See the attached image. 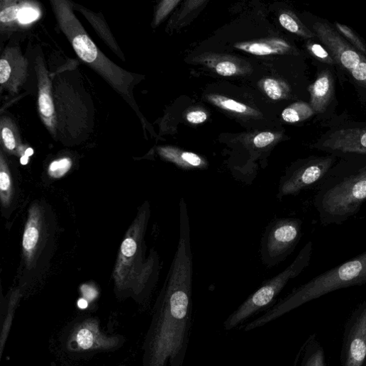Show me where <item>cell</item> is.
Listing matches in <instances>:
<instances>
[{
    "instance_id": "16",
    "label": "cell",
    "mask_w": 366,
    "mask_h": 366,
    "mask_svg": "<svg viewBox=\"0 0 366 366\" xmlns=\"http://www.w3.org/2000/svg\"><path fill=\"white\" fill-rule=\"evenodd\" d=\"M43 223L40 210L36 206L30 209L26 226L23 248L28 262H31L40 249L43 238Z\"/></svg>"
},
{
    "instance_id": "18",
    "label": "cell",
    "mask_w": 366,
    "mask_h": 366,
    "mask_svg": "<svg viewBox=\"0 0 366 366\" xmlns=\"http://www.w3.org/2000/svg\"><path fill=\"white\" fill-rule=\"evenodd\" d=\"M235 47L255 55L292 52L293 50V46L290 43L280 39L265 42L239 43L235 45Z\"/></svg>"
},
{
    "instance_id": "34",
    "label": "cell",
    "mask_w": 366,
    "mask_h": 366,
    "mask_svg": "<svg viewBox=\"0 0 366 366\" xmlns=\"http://www.w3.org/2000/svg\"><path fill=\"white\" fill-rule=\"evenodd\" d=\"M216 70L221 76H232L236 73L237 67L234 63L227 61L218 63Z\"/></svg>"
},
{
    "instance_id": "21",
    "label": "cell",
    "mask_w": 366,
    "mask_h": 366,
    "mask_svg": "<svg viewBox=\"0 0 366 366\" xmlns=\"http://www.w3.org/2000/svg\"><path fill=\"white\" fill-rule=\"evenodd\" d=\"M0 196L4 207L11 205L13 197V179L3 152L0 157Z\"/></svg>"
},
{
    "instance_id": "8",
    "label": "cell",
    "mask_w": 366,
    "mask_h": 366,
    "mask_svg": "<svg viewBox=\"0 0 366 366\" xmlns=\"http://www.w3.org/2000/svg\"><path fill=\"white\" fill-rule=\"evenodd\" d=\"M313 252L310 241L299 252L294 260L277 276L264 282L223 323V328L231 331L259 312L270 308L290 281L297 278L309 265Z\"/></svg>"
},
{
    "instance_id": "14",
    "label": "cell",
    "mask_w": 366,
    "mask_h": 366,
    "mask_svg": "<svg viewBox=\"0 0 366 366\" xmlns=\"http://www.w3.org/2000/svg\"><path fill=\"white\" fill-rule=\"evenodd\" d=\"M28 62L18 48H8L0 60V84L11 94L18 93L28 77Z\"/></svg>"
},
{
    "instance_id": "15",
    "label": "cell",
    "mask_w": 366,
    "mask_h": 366,
    "mask_svg": "<svg viewBox=\"0 0 366 366\" xmlns=\"http://www.w3.org/2000/svg\"><path fill=\"white\" fill-rule=\"evenodd\" d=\"M38 82V109L40 118L50 133L56 131L57 118L52 96V83L45 62L41 56L35 61Z\"/></svg>"
},
{
    "instance_id": "6",
    "label": "cell",
    "mask_w": 366,
    "mask_h": 366,
    "mask_svg": "<svg viewBox=\"0 0 366 366\" xmlns=\"http://www.w3.org/2000/svg\"><path fill=\"white\" fill-rule=\"evenodd\" d=\"M306 26L333 56L338 67L337 79L343 86L350 82L357 98L366 110V57L352 47L321 17L309 15Z\"/></svg>"
},
{
    "instance_id": "4",
    "label": "cell",
    "mask_w": 366,
    "mask_h": 366,
    "mask_svg": "<svg viewBox=\"0 0 366 366\" xmlns=\"http://www.w3.org/2000/svg\"><path fill=\"white\" fill-rule=\"evenodd\" d=\"M366 284V251L314 278L248 323L244 331L262 327L302 305L331 292Z\"/></svg>"
},
{
    "instance_id": "39",
    "label": "cell",
    "mask_w": 366,
    "mask_h": 366,
    "mask_svg": "<svg viewBox=\"0 0 366 366\" xmlns=\"http://www.w3.org/2000/svg\"><path fill=\"white\" fill-rule=\"evenodd\" d=\"M34 153V151L32 148H28L26 151H25V155L28 156V157H30L33 155Z\"/></svg>"
},
{
    "instance_id": "10",
    "label": "cell",
    "mask_w": 366,
    "mask_h": 366,
    "mask_svg": "<svg viewBox=\"0 0 366 366\" xmlns=\"http://www.w3.org/2000/svg\"><path fill=\"white\" fill-rule=\"evenodd\" d=\"M338 158L332 155L311 156L294 162L281 177L277 198L297 196L301 192L317 189Z\"/></svg>"
},
{
    "instance_id": "20",
    "label": "cell",
    "mask_w": 366,
    "mask_h": 366,
    "mask_svg": "<svg viewBox=\"0 0 366 366\" xmlns=\"http://www.w3.org/2000/svg\"><path fill=\"white\" fill-rule=\"evenodd\" d=\"M18 292H14L6 306V311L1 313V324H0V355H4L6 342L11 331L13 317L19 301Z\"/></svg>"
},
{
    "instance_id": "7",
    "label": "cell",
    "mask_w": 366,
    "mask_h": 366,
    "mask_svg": "<svg viewBox=\"0 0 366 366\" xmlns=\"http://www.w3.org/2000/svg\"><path fill=\"white\" fill-rule=\"evenodd\" d=\"M59 341L65 354L78 360L114 352L123 347L126 338L104 332L99 318L82 316L74 318L64 328Z\"/></svg>"
},
{
    "instance_id": "12",
    "label": "cell",
    "mask_w": 366,
    "mask_h": 366,
    "mask_svg": "<svg viewBox=\"0 0 366 366\" xmlns=\"http://www.w3.org/2000/svg\"><path fill=\"white\" fill-rule=\"evenodd\" d=\"M315 65L317 67L316 77L308 89L309 104L316 121L324 127L338 116L336 110L338 102L336 94L337 77L331 67L319 63Z\"/></svg>"
},
{
    "instance_id": "37",
    "label": "cell",
    "mask_w": 366,
    "mask_h": 366,
    "mask_svg": "<svg viewBox=\"0 0 366 366\" xmlns=\"http://www.w3.org/2000/svg\"><path fill=\"white\" fill-rule=\"evenodd\" d=\"M78 306L80 309H85L87 306V302L85 299H80L78 302Z\"/></svg>"
},
{
    "instance_id": "38",
    "label": "cell",
    "mask_w": 366,
    "mask_h": 366,
    "mask_svg": "<svg viewBox=\"0 0 366 366\" xmlns=\"http://www.w3.org/2000/svg\"><path fill=\"white\" fill-rule=\"evenodd\" d=\"M29 161V157L26 156V155H23L21 159V162L23 165H26Z\"/></svg>"
},
{
    "instance_id": "40",
    "label": "cell",
    "mask_w": 366,
    "mask_h": 366,
    "mask_svg": "<svg viewBox=\"0 0 366 366\" xmlns=\"http://www.w3.org/2000/svg\"><path fill=\"white\" fill-rule=\"evenodd\" d=\"M118 366H127V365H125V364H120V365H118Z\"/></svg>"
},
{
    "instance_id": "23",
    "label": "cell",
    "mask_w": 366,
    "mask_h": 366,
    "mask_svg": "<svg viewBox=\"0 0 366 366\" xmlns=\"http://www.w3.org/2000/svg\"><path fill=\"white\" fill-rule=\"evenodd\" d=\"M1 139L2 143L8 152L13 154H20L21 143L17 128L13 122L8 118L1 119Z\"/></svg>"
},
{
    "instance_id": "13",
    "label": "cell",
    "mask_w": 366,
    "mask_h": 366,
    "mask_svg": "<svg viewBox=\"0 0 366 366\" xmlns=\"http://www.w3.org/2000/svg\"><path fill=\"white\" fill-rule=\"evenodd\" d=\"M366 359V301L350 321L343 348L344 366H362Z\"/></svg>"
},
{
    "instance_id": "29",
    "label": "cell",
    "mask_w": 366,
    "mask_h": 366,
    "mask_svg": "<svg viewBox=\"0 0 366 366\" xmlns=\"http://www.w3.org/2000/svg\"><path fill=\"white\" fill-rule=\"evenodd\" d=\"M72 162L70 158L63 157L51 162L48 168V174L52 178H60L70 170Z\"/></svg>"
},
{
    "instance_id": "22",
    "label": "cell",
    "mask_w": 366,
    "mask_h": 366,
    "mask_svg": "<svg viewBox=\"0 0 366 366\" xmlns=\"http://www.w3.org/2000/svg\"><path fill=\"white\" fill-rule=\"evenodd\" d=\"M307 51L315 63H319L331 67L334 70L336 77L338 67L336 61L326 47L317 38L309 40L306 44Z\"/></svg>"
},
{
    "instance_id": "33",
    "label": "cell",
    "mask_w": 366,
    "mask_h": 366,
    "mask_svg": "<svg viewBox=\"0 0 366 366\" xmlns=\"http://www.w3.org/2000/svg\"><path fill=\"white\" fill-rule=\"evenodd\" d=\"M179 4V1H163L160 4L155 16V24L160 21Z\"/></svg>"
},
{
    "instance_id": "31",
    "label": "cell",
    "mask_w": 366,
    "mask_h": 366,
    "mask_svg": "<svg viewBox=\"0 0 366 366\" xmlns=\"http://www.w3.org/2000/svg\"><path fill=\"white\" fill-rule=\"evenodd\" d=\"M39 16V13L33 7L24 6L20 13L18 21L21 24H28L36 21Z\"/></svg>"
},
{
    "instance_id": "17",
    "label": "cell",
    "mask_w": 366,
    "mask_h": 366,
    "mask_svg": "<svg viewBox=\"0 0 366 366\" xmlns=\"http://www.w3.org/2000/svg\"><path fill=\"white\" fill-rule=\"evenodd\" d=\"M158 152L162 158L183 170H204L208 167V162L204 158L192 152L169 147L160 148Z\"/></svg>"
},
{
    "instance_id": "32",
    "label": "cell",
    "mask_w": 366,
    "mask_h": 366,
    "mask_svg": "<svg viewBox=\"0 0 366 366\" xmlns=\"http://www.w3.org/2000/svg\"><path fill=\"white\" fill-rule=\"evenodd\" d=\"M276 140V136L272 133L264 132L256 135L253 144L256 148L262 149L272 144Z\"/></svg>"
},
{
    "instance_id": "11",
    "label": "cell",
    "mask_w": 366,
    "mask_h": 366,
    "mask_svg": "<svg viewBox=\"0 0 366 366\" xmlns=\"http://www.w3.org/2000/svg\"><path fill=\"white\" fill-rule=\"evenodd\" d=\"M303 221L283 218L272 221L260 242L261 261L267 267L280 264L293 253L302 237Z\"/></svg>"
},
{
    "instance_id": "28",
    "label": "cell",
    "mask_w": 366,
    "mask_h": 366,
    "mask_svg": "<svg viewBox=\"0 0 366 366\" xmlns=\"http://www.w3.org/2000/svg\"><path fill=\"white\" fill-rule=\"evenodd\" d=\"M266 94L272 100L277 101L290 94V89L284 87L279 82L273 79H266L263 84Z\"/></svg>"
},
{
    "instance_id": "30",
    "label": "cell",
    "mask_w": 366,
    "mask_h": 366,
    "mask_svg": "<svg viewBox=\"0 0 366 366\" xmlns=\"http://www.w3.org/2000/svg\"><path fill=\"white\" fill-rule=\"evenodd\" d=\"M214 102L223 109L238 113H243L248 110V108L245 105L223 97H216V99H214Z\"/></svg>"
},
{
    "instance_id": "36",
    "label": "cell",
    "mask_w": 366,
    "mask_h": 366,
    "mask_svg": "<svg viewBox=\"0 0 366 366\" xmlns=\"http://www.w3.org/2000/svg\"><path fill=\"white\" fill-rule=\"evenodd\" d=\"M82 291L85 299L89 300L95 299L97 296V292L94 289H92L88 286H84Z\"/></svg>"
},
{
    "instance_id": "2",
    "label": "cell",
    "mask_w": 366,
    "mask_h": 366,
    "mask_svg": "<svg viewBox=\"0 0 366 366\" xmlns=\"http://www.w3.org/2000/svg\"><path fill=\"white\" fill-rule=\"evenodd\" d=\"M365 202V159H338L314 198L323 226L343 224L355 216Z\"/></svg>"
},
{
    "instance_id": "1",
    "label": "cell",
    "mask_w": 366,
    "mask_h": 366,
    "mask_svg": "<svg viewBox=\"0 0 366 366\" xmlns=\"http://www.w3.org/2000/svg\"><path fill=\"white\" fill-rule=\"evenodd\" d=\"M193 267L188 206L182 204L177 248L143 341V366L184 363L192 328Z\"/></svg>"
},
{
    "instance_id": "35",
    "label": "cell",
    "mask_w": 366,
    "mask_h": 366,
    "mask_svg": "<svg viewBox=\"0 0 366 366\" xmlns=\"http://www.w3.org/2000/svg\"><path fill=\"white\" fill-rule=\"evenodd\" d=\"M207 115L203 111H194L188 114L187 120L194 124L204 123L207 120Z\"/></svg>"
},
{
    "instance_id": "19",
    "label": "cell",
    "mask_w": 366,
    "mask_h": 366,
    "mask_svg": "<svg viewBox=\"0 0 366 366\" xmlns=\"http://www.w3.org/2000/svg\"><path fill=\"white\" fill-rule=\"evenodd\" d=\"M77 11H80L84 16L88 20L92 26L99 33V35L106 42V43L111 48V49L116 53V55L126 61L124 55L119 47L118 46L116 40L114 39L109 28L106 26L104 21L99 18L97 15L88 11L87 9L81 6H75Z\"/></svg>"
},
{
    "instance_id": "9",
    "label": "cell",
    "mask_w": 366,
    "mask_h": 366,
    "mask_svg": "<svg viewBox=\"0 0 366 366\" xmlns=\"http://www.w3.org/2000/svg\"><path fill=\"white\" fill-rule=\"evenodd\" d=\"M328 129L311 144V148L338 159L366 160V121L338 115L326 124Z\"/></svg>"
},
{
    "instance_id": "5",
    "label": "cell",
    "mask_w": 366,
    "mask_h": 366,
    "mask_svg": "<svg viewBox=\"0 0 366 366\" xmlns=\"http://www.w3.org/2000/svg\"><path fill=\"white\" fill-rule=\"evenodd\" d=\"M149 217L150 207L146 204L122 243L114 274L118 290L133 289L140 300L147 297L152 286V274L158 262L143 264V240Z\"/></svg>"
},
{
    "instance_id": "24",
    "label": "cell",
    "mask_w": 366,
    "mask_h": 366,
    "mask_svg": "<svg viewBox=\"0 0 366 366\" xmlns=\"http://www.w3.org/2000/svg\"><path fill=\"white\" fill-rule=\"evenodd\" d=\"M313 117H315V113L307 101L297 102L282 113L284 121L289 123L308 121Z\"/></svg>"
},
{
    "instance_id": "3",
    "label": "cell",
    "mask_w": 366,
    "mask_h": 366,
    "mask_svg": "<svg viewBox=\"0 0 366 366\" xmlns=\"http://www.w3.org/2000/svg\"><path fill=\"white\" fill-rule=\"evenodd\" d=\"M50 3L60 30L78 57L107 81L135 110V74L118 67L100 50L74 16L70 2L52 0Z\"/></svg>"
},
{
    "instance_id": "27",
    "label": "cell",
    "mask_w": 366,
    "mask_h": 366,
    "mask_svg": "<svg viewBox=\"0 0 366 366\" xmlns=\"http://www.w3.org/2000/svg\"><path fill=\"white\" fill-rule=\"evenodd\" d=\"M22 8L16 2L2 1L1 11H0V22L2 28L11 26L12 23L19 19V15Z\"/></svg>"
},
{
    "instance_id": "25",
    "label": "cell",
    "mask_w": 366,
    "mask_h": 366,
    "mask_svg": "<svg viewBox=\"0 0 366 366\" xmlns=\"http://www.w3.org/2000/svg\"><path fill=\"white\" fill-rule=\"evenodd\" d=\"M300 360L299 366H326L324 352L314 341L306 343Z\"/></svg>"
},
{
    "instance_id": "26",
    "label": "cell",
    "mask_w": 366,
    "mask_h": 366,
    "mask_svg": "<svg viewBox=\"0 0 366 366\" xmlns=\"http://www.w3.org/2000/svg\"><path fill=\"white\" fill-rule=\"evenodd\" d=\"M333 25L338 33L352 47L366 57V42L355 30L337 21H335Z\"/></svg>"
}]
</instances>
